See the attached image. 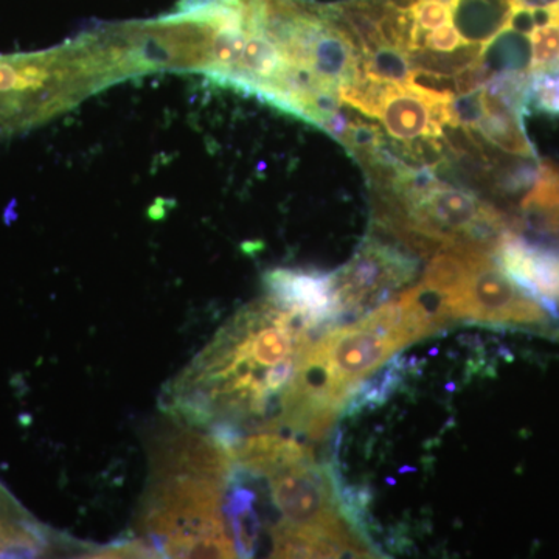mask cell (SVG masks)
I'll return each instance as SVG.
<instances>
[{"label": "cell", "instance_id": "1", "mask_svg": "<svg viewBox=\"0 0 559 559\" xmlns=\"http://www.w3.org/2000/svg\"><path fill=\"white\" fill-rule=\"evenodd\" d=\"M314 330L270 297L238 311L165 392L164 407L227 447L245 426L280 430V404Z\"/></svg>", "mask_w": 559, "mask_h": 559}, {"label": "cell", "instance_id": "2", "mask_svg": "<svg viewBox=\"0 0 559 559\" xmlns=\"http://www.w3.org/2000/svg\"><path fill=\"white\" fill-rule=\"evenodd\" d=\"M230 448L213 433L179 428L151 455L140 511L142 546L165 558H235L226 516Z\"/></svg>", "mask_w": 559, "mask_h": 559}, {"label": "cell", "instance_id": "3", "mask_svg": "<svg viewBox=\"0 0 559 559\" xmlns=\"http://www.w3.org/2000/svg\"><path fill=\"white\" fill-rule=\"evenodd\" d=\"M403 348L395 337L356 322L326 330L323 336L301 349V356L320 371L345 409L355 390Z\"/></svg>", "mask_w": 559, "mask_h": 559}, {"label": "cell", "instance_id": "4", "mask_svg": "<svg viewBox=\"0 0 559 559\" xmlns=\"http://www.w3.org/2000/svg\"><path fill=\"white\" fill-rule=\"evenodd\" d=\"M444 307L451 322L463 320L506 329H543L550 318L549 312L521 289L488 253L474 264L462 294L447 301Z\"/></svg>", "mask_w": 559, "mask_h": 559}, {"label": "cell", "instance_id": "5", "mask_svg": "<svg viewBox=\"0 0 559 559\" xmlns=\"http://www.w3.org/2000/svg\"><path fill=\"white\" fill-rule=\"evenodd\" d=\"M418 261L396 246L367 237L356 255L334 272L342 314L358 316L380 307L414 280Z\"/></svg>", "mask_w": 559, "mask_h": 559}, {"label": "cell", "instance_id": "6", "mask_svg": "<svg viewBox=\"0 0 559 559\" xmlns=\"http://www.w3.org/2000/svg\"><path fill=\"white\" fill-rule=\"evenodd\" d=\"M495 260L550 318L559 319V249L507 230L500 237Z\"/></svg>", "mask_w": 559, "mask_h": 559}, {"label": "cell", "instance_id": "7", "mask_svg": "<svg viewBox=\"0 0 559 559\" xmlns=\"http://www.w3.org/2000/svg\"><path fill=\"white\" fill-rule=\"evenodd\" d=\"M264 286L266 297L283 310L300 314L318 333L344 318L334 272L274 270L264 275Z\"/></svg>", "mask_w": 559, "mask_h": 559}, {"label": "cell", "instance_id": "8", "mask_svg": "<svg viewBox=\"0 0 559 559\" xmlns=\"http://www.w3.org/2000/svg\"><path fill=\"white\" fill-rule=\"evenodd\" d=\"M447 5L463 43L485 46L506 31L514 0H451Z\"/></svg>", "mask_w": 559, "mask_h": 559}, {"label": "cell", "instance_id": "9", "mask_svg": "<svg viewBox=\"0 0 559 559\" xmlns=\"http://www.w3.org/2000/svg\"><path fill=\"white\" fill-rule=\"evenodd\" d=\"M429 102L403 84H395L380 112V120L390 138L396 142H409L419 135H428Z\"/></svg>", "mask_w": 559, "mask_h": 559}, {"label": "cell", "instance_id": "10", "mask_svg": "<svg viewBox=\"0 0 559 559\" xmlns=\"http://www.w3.org/2000/svg\"><path fill=\"white\" fill-rule=\"evenodd\" d=\"M484 103L485 116L476 130L503 153L524 159H536L535 148L525 134L524 121L518 119L502 102L485 91Z\"/></svg>", "mask_w": 559, "mask_h": 559}, {"label": "cell", "instance_id": "11", "mask_svg": "<svg viewBox=\"0 0 559 559\" xmlns=\"http://www.w3.org/2000/svg\"><path fill=\"white\" fill-rule=\"evenodd\" d=\"M530 40L525 35L506 28L491 43L485 44L480 60L492 73L509 72V70H528Z\"/></svg>", "mask_w": 559, "mask_h": 559}, {"label": "cell", "instance_id": "12", "mask_svg": "<svg viewBox=\"0 0 559 559\" xmlns=\"http://www.w3.org/2000/svg\"><path fill=\"white\" fill-rule=\"evenodd\" d=\"M481 44H462L459 49L450 51H433L426 49L411 50L407 53L412 69L428 70L440 75H455L460 70L468 68L481 58Z\"/></svg>", "mask_w": 559, "mask_h": 559}, {"label": "cell", "instance_id": "13", "mask_svg": "<svg viewBox=\"0 0 559 559\" xmlns=\"http://www.w3.org/2000/svg\"><path fill=\"white\" fill-rule=\"evenodd\" d=\"M364 72L367 79L384 83L406 84L412 64L406 51L396 47L382 46L381 49L364 58Z\"/></svg>", "mask_w": 559, "mask_h": 559}, {"label": "cell", "instance_id": "14", "mask_svg": "<svg viewBox=\"0 0 559 559\" xmlns=\"http://www.w3.org/2000/svg\"><path fill=\"white\" fill-rule=\"evenodd\" d=\"M528 40L532 49L528 72L532 75L559 69V24L550 22V24L538 25L530 33Z\"/></svg>", "mask_w": 559, "mask_h": 559}, {"label": "cell", "instance_id": "15", "mask_svg": "<svg viewBox=\"0 0 559 559\" xmlns=\"http://www.w3.org/2000/svg\"><path fill=\"white\" fill-rule=\"evenodd\" d=\"M403 86L426 100L452 102L457 95L454 79L451 75H440V73L421 69H412L409 79Z\"/></svg>", "mask_w": 559, "mask_h": 559}, {"label": "cell", "instance_id": "16", "mask_svg": "<svg viewBox=\"0 0 559 559\" xmlns=\"http://www.w3.org/2000/svg\"><path fill=\"white\" fill-rule=\"evenodd\" d=\"M385 135L380 127L369 123V121L353 117L352 128H349L344 146L348 153L360 162L371 156L374 151L385 145Z\"/></svg>", "mask_w": 559, "mask_h": 559}, {"label": "cell", "instance_id": "17", "mask_svg": "<svg viewBox=\"0 0 559 559\" xmlns=\"http://www.w3.org/2000/svg\"><path fill=\"white\" fill-rule=\"evenodd\" d=\"M530 106L546 116L559 117V69L533 73Z\"/></svg>", "mask_w": 559, "mask_h": 559}, {"label": "cell", "instance_id": "18", "mask_svg": "<svg viewBox=\"0 0 559 559\" xmlns=\"http://www.w3.org/2000/svg\"><path fill=\"white\" fill-rule=\"evenodd\" d=\"M452 109L457 127L476 128L485 116L484 90L468 95H455Z\"/></svg>", "mask_w": 559, "mask_h": 559}, {"label": "cell", "instance_id": "19", "mask_svg": "<svg viewBox=\"0 0 559 559\" xmlns=\"http://www.w3.org/2000/svg\"><path fill=\"white\" fill-rule=\"evenodd\" d=\"M492 75H495V73L485 66L484 61H476L474 64L468 66V68L462 69L460 72L455 73V94L468 95L473 94V92L484 90L485 84L491 80Z\"/></svg>", "mask_w": 559, "mask_h": 559}, {"label": "cell", "instance_id": "20", "mask_svg": "<svg viewBox=\"0 0 559 559\" xmlns=\"http://www.w3.org/2000/svg\"><path fill=\"white\" fill-rule=\"evenodd\" d=\"M463 38L451 20L433 31L426 32L425 47L433 51H452L462 46Z\"/></svg>", "mask_w": 559, "mask_h": 559}, {"label": "cell", "instance_id": "21", "mask_svg": "<svg viewBox=\"0 0 559 559\" xmlns=\"http://www.w3.org/2000/svg\"><path fill=\"white\" fill-rule=\"evenodd\" d=\"M353 117L348 112H344L342 108L336 112L330 114L325 119L320 121L319 128L329 132L331 138L336 139L337 142L344 145L347 139L349 128H352Z\"/></svg>", "mask_w": 559, "mask_h": 559}]
</instances>
